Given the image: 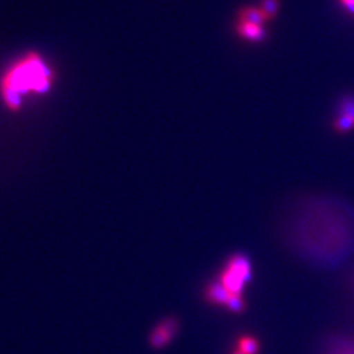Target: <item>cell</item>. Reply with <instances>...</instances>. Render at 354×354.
<instances>
[{
    "mask_svg": "<svg viewBox=\"0 0 354 354\" xmlns=\"http://www.w3.org/2000/svg\"><path fill=\"white\" fill-rule=\"evenodd\" d=\"M232 354H245V353H241V352H239V351H236V349H235V351H234V353Z\"/></svg>",
    "mask_w": 354,
    "mask_h": 354,
    "instance_id": "obj_11",
    "label": "cell"
},
{
    "mask_svg": "<svg viewBox=\"0 0 354 354\" xmlns=\"http://www.w3.org/2000/svg\"><path fill=\"white\" fill-rule=\"evenodd\" d=\"M327 354H354V337H345L332 342Z\"/></svg>",
    "mask_w": 354,
    "mask_h": 354,
    "instance_id": "obj_7",
    "label": "cell"
},
{
    "mask_svg": "<svg viewBox=\"0 0 354 354\" xmlns=\"http://www.w3.org/2000/svg\"><path fill=\"white\" fill-rule=\"evenodd\" d=\"M235 349L241 353L257 354L260 351V342L256 337L245 335V336H241V339L238 340Z\"/></svg>",
    "mask_w": 354,
    "mask_h": 354,
    "instance_id": "obj_8",
    "label": "cell"
},
{
    "mask_svg": "<svg viewBox=\"0 0 354 354\" xmlns=\"http://www.w3.org/2000/svg\"><path fill=\"white\" fill-rule=\"evenodd\" d=\"M238 21H248V23H257V24L266 26L269 20L266 19L264 12L260 10V7H257V8H254V7H245L239 12Z\"/></svg>",
    "mask_w": 354,
    "mask_h": 354,
    "instance_id": "obj_6",
    "label": "cell"
},
{
    "mask_svg": "<svg viewBox=\"0 0 354 354\" xmlns=\"http://www.w3.org/2000/svg\"><path fill=\"white\" fill-rule=\"evenodd\" d=\"M279 8V0H261V3H260V10L264 12L266 19H268L269 21L276 17Z\"/></svg>",
    "mask_w": 354,
    "mask_h": 354,
    "instance_id": "obj_9",
    "label": "cell"
},
{
    "mask_svg": "<svg viewBox=\"0 0 354 354\" xmlns=\"http://www.w3.org/2000/svg\"><path fill=\"white\" fill-rule=\"evenodd\" d=\"M340 3L349 12L354 15V0H340Z\"/></svg>",
    "mask_w": 354,
    "mask_h": 354,
    "instance_id": "obj_10",
    "label": "cell"
},
{
    "mask_svg": "<svg viewBox=\"0 0 354 354\" xmlns=\"http://www.w3.org/2000/svg\"><path fill=\"white\" fill-rule=\"evenodd\" d=\"M55 80V73L42 55L28 53L4 73L0 79V93L6 106L17 112L23 96L45 95Z\"/></svg>",
    "mask_w": 354,
    "mask_h": 354,
    "instance_id": "obj_1",
    "label": "cell"
},
{
    "mask_svg": "<svg viewBox=\"0 0 354 354\" xmlns=\"http://www.w3.org/2000/svg\"><path fill=\"white\" fill-rule=\"evenodd\" d=\"M180 329L178 320L175 317H167L160 320L153 328H152L149 342L153 349H165L171 342H174L175 336Z\"/></svg>",
    "mask_w": 354,
    "mask_h": 354,
    "instance_id": "obj_3",
    "label": "cell"
},
{
    "mask_svg": "<svg viewBox=\"0 0 354 354\" xmlns=\"http://www.w3.org/2000/svg\"><path fill=\"white\" fill-rule=\"evenodd\" d=\"M236 33L239 37L248 42H260L266 38V26L248 21H238Z\"/></svg>",
    "mask_w": 354,
    "mask_h": 354,
    "instance_id": "obj_5",
    "label": "cell"
},
{
    "mask_svg": "<svg viewBox=\"0 0 354 354\" xmlns=\"http://www.w3.org/2000/svg\"><path fill=\"white\" fill-rule=\"evenodd\" d=\"M252 279V264L244 254H234L225 263L218 279L207 285L205 299L231 313L245 310L244 290Z\"/></svg>",
    "mask_w": 354,
    "mask_h": 354,
    "instance_id": "obj_2",
    "label": "cell"
},
{
    "mask_svg": "<svg viewBox=\"0 0 354 354\" xmlns=\"http://www.w3.org/2000/svg\"><path fill=\"white\" fill-rule=\"evenodd\" d=\"M333 129L337 133H349L354 129V97L346 96L342 99L337 115L333 120Z\"/></svg>",
    "mask_w": 354,
    "mask_h": 354,
    "instance_id": "obj_4",
    "label": "cell"
}]
</instances>
